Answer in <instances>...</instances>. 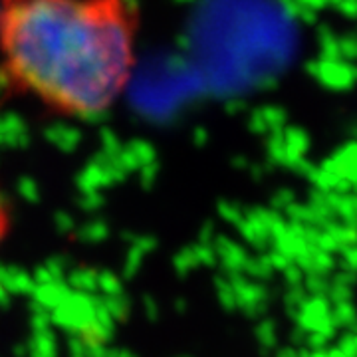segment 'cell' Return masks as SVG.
<instances>
[{"instance_id":"cell-1","label":"cell","mask_w":357,"mask_h":357,"mask_svg":"<svg viewBox=\"0 0 357 357\" xmlns=\"http://www.w3.org/2000/svg\"><path fill=\"white\" fill-rule=\"evenodd\" d=\"M133 0H0V84L66 119H96L137 66Z\"/></svg>"},{"instance_id":"cell-2","label":"cell","mask_w":357,"mask_h":357,"mask_svg":"<svg viewBox=\"0 0 357 357\" xmlns=\"http://www.w3.org/2000/svg\"><path fill=\"white\" fill-rule=\"evenodd\" d=\"M10 222H13V215H10V203L6 199V195L0 189V246L4 243L8 230H10Z\"/></svg>"}]
</instances>
